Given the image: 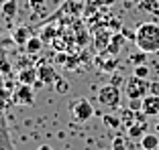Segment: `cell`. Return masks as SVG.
I'll return each instance as SVG.
<instances>
[{"mask_svg":"<svg viewBox=\"0 0 159 150\" xmlns=\"http://www.w3.org/2000/svg\"><path fill=\"white\" fill-rule=\"evenodd\" d=\"M135 45L139 51L147 53H159V23H143L137 28Z\"/></svg>","mask_w":159,"mask_h":150,"instance_id":"cell-1","label":"cell"},{"mask_svg":"<svg viewBox=\"0 0 159 150\" xmlns=\"http://www.w3.org/2000/svg\"><path fill=\"white\" fill-rule=\"evenodd\" d=\"M149 89H151V81L137 77V75H133L125 81V95L129 99H143L149 94Z\"/></svg>","mask_w":159,"mask_h":150,"instance_id":"cell-2","label":"cell"},{"mask_svg":"<svg viewBox=\"0 0 159 150\" xmlns=\"http://www.w3.org/2000/svg\"><path fill=\"white\" fill-rule=\"evenodd\" d=\"M120 98H122V94H120V87H118V85L108 83V85H102V87L98 89V102L104 108L118 110L120 108Z\"/></svg>","mask_w":159,"mask_h":150,"instance_id":"cell-3","label":"cell"},{"mask_svg":"<svg viewBox=\"0 0 159 150\" xmlns=\"http://www.w3.org/2000/svg\"><path fill=\"white\" fill-rule=\"evenodd\" d=\"M70 110H71V116H74L78 122H88L90 118L94 116V106L90 103V99H86V98L74 99Z\"/></svg>","mask_w":159,"mask_h":150,"instance_id":"cell-4","label":"cell"},{"mask_svg":"<svg viewBox=\"0 0 159 150\" xmlns=\"http://www.w3.org/2000/svg\"><path fill=\"white\" fill-rule=\"evenodd\" d=\"M12 99H14V103H19V106H33V102H35V87L33 85L19 83L16 89L12 91Z\"/></svg>","mask_w":159,"mask_h":150,"instance_id":"cell-5","label":"cell"},{"mask_svg":"<svg viewBox=\"0 0 159 150\" xmlns=\"http://www.w3.org/2000/svg\"><path fill=\"white\" fill-rule=\"evenodd\" d=\"M35 67H37L39 79H41L45 85H53L57 81V77H59V75H57V69L51 65V63H47V61H39Z\"/></svg>","mask_w":159,"mask_h":150,"instance_id":"cell-6","label":"cell"},{"mask_svg":"<svg viewBox=\"0 0 159 150\" xmlns=\"http://www.w3.org/2000/svg\"><path fill=\"white\" fill-rule=\"evenodd\" d=\"M141 110H143L147 116H159V95L147 94L145 98L141 99Z\"/></svg>","mask_w":159,"mask_h":150,"instance_id":"cell-7","label":"cell"},{"mask_svg":"<svg viewBox=\"0 0 159 150\" xmlns=\"http://www.w3.org/2000/svg\"><path fill=\"white\" fill-rule=\"evenodd\" d=\"M31 37H33V35H31V28L25 27V24H23V27H16L12 33H10L12 43H14V45H19V47H25V45H27V41Z\"/></svg>","mask_w":159,"mask_h":150,"instance_id":"cell-8","label":"cell"},{"mask_svg":"<svg viewBox=\"0 0 159 150\" xmlns=\"http://www.w3.org/2000/svg\"><path fill=\"white\" fill-rule=\"evenodd\" d=\"M37 79H39L37 67H33V65L23 67V69L19 71V83H23V85H33Z\"/></svg>","mask_w":159,"mask_h":150,"instance_id":"cell-9","label":"cell"},{"mask_svg":"<svg viewBox=\"0 0 159 150\" xmlns=\"http://www.w3.org/2000/svg\"><path fill=\"white\" fill-rule=\"evenodd\" d=\"M125 41H126V39L122 37V33H114L112 39H110V43H108V47H106V53L110 57L118 55V51H120V47H122V43H125Z\"/></svg>","mask_w":159,"mask_h":150,"instance_id":"cell-10","label":"cell"},{"mask_svg":"<svg viewBox=\"0 0 159 150\" xmlns=\"http://www.w3.org/2000/svg\"><path fill=\"white\" fill-rule=\"evenodd\" d=\"M25 51H27V55H39L43 51V39L41 37H31L27 41V45H25Z\"/></svg>","mask_w":159,"mask_h":150,"instance_id":"cell-11","label":"cell"},{"mask_svg":"<svg viewBox=\"0 0 159 150\" xmlns=\"http://www.w3.org/2000/svg\"><path fill=\"white\" fill-rule=\"evenodd\" d=\"M102 124H104V128H108V130H118V128L122 126V120H120L118 114H104Z\"/></svg>","mask_w":159,"mask_h":150,"instance_id":"cell-12","label":"cell"},{"mask_svg":"<svg viewBox=\"0 0 159 150\" xmlns=\"http://www.w3.org/2000/svg\"><path fill=\"white\" fill-rule=\"evenodd\" d=\"M141 148L143 150H157L159 148V136L157 134H145L141 138Z\"/></svg>","mask_w":159,"mask_h":150,"instance_id":"cell-13","label":"cell"},{"mask_svg":"<svg viewBox=\"0 0 159 150\" xmlns=\"http://www.w3.org/2000/svg\"><path fill=\"white\" fill-rule=\"evenodd\" d=\"M12 103H14L12 91H10V89H6L4 85H2V87H0V110H2V112H6Z\"/></svg>","mask_w":159,"mask_h":150,"instance_id":"cell-14","label":"cell"},{"mask_svg":"<svg viewBox=\"0 0 159 150\" xmlns=\"http://www.w3.org/2000/svg\"><path fill=\"white\" fill-rule=\"evenodd\" d=\"M126 132H129V138H143L147 132V122H139L137 120L131 128H126Z\"/></svg>","mask_w":159,"mask_h":150,"instance_id":"cell-15","label":"cell"},{"mask_svg":"<svg viewBox=\"0 0 159 150\" xmlns=\"http://www.w3.org/2000/svg\"><path fill=\"white\" fill-rule=\"evenodd\" d=\"M118 116H120L122 124H125L126 128H131L133 124L137 122V110H133V108H125V110H120V112H118Z\"/></svg>","mask_w":159,"mask_h":150,"instance_id":"cell-16","label":"cell"},{"mask_svg":"<svg viewBox=\"0 0 159 150\" xmlns=\"http://www.w3.org/2000/svg\"><path fill=\"white\" fill-rule=\"evenodd\" d=\"M0 10H2V14H4V19H14V16H16V10H19L16 0H4L2 6H0Z\"/></svg>","mask_w":159,"mask_h":150,"instance_id":"cell-17","label":"cell"},{"mask_svg":"<svg viewBox=\"0 0 159 150\" xmlns=\"http://www.w3.org/2000/svg\"><path fill=\"white\" fill-rule=\"evenodd\" d=\"M82 8H84V4H82V2L78 4V0H67L66 4L61 6L59 12H67V14H75V16H78V14L82 12Z\"/></svg>","mask_w":159,"mask_h":150,"instance_id":"cell-18","label":"cell"},{"mask_svg":"<svg viewBox=\"0 0 159 150\" xmlns=\"http://www.w3.org/2000/svg\"><path fill=\"white\" fill-rule=\"evenodd\" d=\"M139 10L159 14V0H139Z\"/></svg>","mask_w":159,"mask_h":150,"instance_id":"cell-19","label":"cell"},{"mask_svg":"<svg viewBox=\"0 0 159 150\" xmlns=\"http://www.w3.org/2000/svg\"><path fill=\"white\" fill-rule=\"evenodd\" d=\"M100 65V71H104V73H114L118 67V59H108V61H102V57H98L96 59Z\"/></svg>","mask_w":159,"mask_h":150,"instance_id":"cell-20","label":"cell"},{"mask_svg":"<svg viewBox=\"0 0 159 150\" xmlns=\"http://www.w3.org/2000/svg\"><path fill=\"white\" fill-rule=\"evenodd\" d=\"M112 150H133L131 140H129L126 136H116L112 140Z\"/></svg>","mask_w":159,"mask_h":150,"instance_id":"cell-21","label":"cell"},{"mask_svg":"<svg viewBox=\"0 0 159 150\" xmlns=\"http://www.w3.org/2000/svg\"><path fill=\"white\" fill-rule=\"evenodd\" d=\"M53 89H55L59 95H66L67 91H70V81L63 79V77H57V81L53 83Z\"/></svg>","mask_w":159,"mask_h":150,"instance_id":"cell-22","label":"cell"},{"mask_svg":"<svg viewBox=\"0 0 159 150\" xmlns=\"http://www.w3.org/2000/svg\"><path fill=\"white\" fill-rule=\"evenodd\" d=\"M133 75L147 79V77H149V67H147V63H143V65H135V71H133Z\"/></svg>","mask_w":159,"mask_h":150,"instance_id":"cell-23","label":"cell"},{"mask_svg":"<svg viewBox=\"0 0 159 150\" xmlns=\"http://www.w3.org/2000/svg\"><path fill=\"white\" fill-rule=\"evenodd\" d=\"M145 55H147V53H143V51L135 53V55L129 57V63H133V67H135V65H143V63H145Z\"/></svg>","mask_w":159,"mask_h":150,"instance_id":"cell-24","label":"cell"},{"mask_svg":"<svg viewBox=\"0 0 159 150\" xmlns=\"http://www.w3.org/2000/svg\"><path fill=\"white\" fill-rule=\"evenodd\" d=\"M0 73L4 75V77H8V75L12 73V65H10V61H8V59H4V57L0 59Z\"/></svg>","mask_w":159,"mask_h":150,"instance_id":"cell-25","label":"cell"},{"mask_svg":"<svg viewBox=\"0 0 159 150\" xmlns=\"http://www.w3.org/2000/svg\"><path fill=\"white\" fill-rule=\"evenodd\" d=\"M120 33H122V37H125L126 41H133V43H135V39H137V31H131V28H120Z\"/></svg>","mask_w":159,"mask_h":150,"instance_id":"cell-26","label":"cell"},{"mask_svg":"<svg viewBox=\"0 0 159 150\" xmlns=\"http://www.w3.org/2000/svg\"><path fill=\"white\" fill-rule=\"evenodd\" d=\"M125 81H126V79H125V77H122L120 73H114L112 77H110V83H112V85H118V87H120V85L125 83Z\"/></svg>","mask_w":159,"mask_h":150,"instance_id":"cell-27","label":"cell"},{"mask_svg":"<svg viewBox=\"0 0 159 150\" xmlns=\"http://www.w3.org/2000/svg\"><path fill=\"white\" fill-rule=\"evenodd\" d=\"M51 37H53V28L51 27H49V28L45 27V28H43V37L41 39H43V41H47V39H51Z\"/></svg>","mask_w":159,"mask_h":150,"instance_id":"cell-28","label":"cell"},{"mask_svg":"<svg viewBox=\"0 0 159 150\" xmlns=\"http://www.w3.org/2000/svg\"><path fill=\"white\" fill-rule=\"evenodd\" d=\"M27 2H29L31 8H41L43 6V0H27Z\"/></svg>","mask_w":159,"mask_h":150,"instance_id":"cell-29","label":"cell"},{"mask_svg":"<svg viewBox=\"0 0 159 150\" xmlns=\"http://www.w3.org/2000/svg\"><path fill=\"white\" fill-rule=\"evenodd\" d=\"M151 94H155V95H159V81H151V89H149Z\"/></svg>","mask_w":159,"mask_h":150,"instance_id":"cell-30","label":"cell"},{"mask_svg":"<svg viewBox=\"0 0 159 150\" xmlns=\"http://www.w3.org/2000/svg\"><path fill=\"white\" fill-rule=\"evenodd\" d=\"M131 108L139 112V110H141V99H131Z\"/></svg>","mask_w":159,"mask_h":150,"instance_id":"cell-31","label":"cell"},{"mask_svg":"<svg viewBox=\"0 0 159 150\" xmlns=\"http://www.w3.org/2000/svg\"><path fill=\"white\" fill-rule=\"evenodd\" d=\"M33 87H35V91H37V89H43V87H45V83H43L41 79H37V81L33 83Z\"/></svg>","mask_w":159,"mask_h":150,"instance_id":"cell-32","label":"cell"},{"mask_svg":"<svg viewBox=\"0 0 159 150\" xmlns=\"http://www.w3.org/2000/svg\"><path fill=\"white\" fill-rule=\"evenodd\" d=\"M94 2H96V6H98V4H104V6H108V4H112L114 0H94Z\"/></svg>","mask_w":159,"mask_h":150,"instance_id":"cell-33","label":"cell"},{"mask_svg":"<svg viewBox=\"0 0 159 150\" xmlns=\"http://www.w3.org/2000/svg\"><path fill=\"white\" fill-rule=\"evenodd\" d=\"M55 61H57V63H63V65H66V63H67V55H57Z\"/></svg>","mask_w":159,"mask_h":150,"instance_id":"cell-34","label":"cell"},{"mask_svg":"<svg viewBox=\"0 0 159 150\" xmlns=\"http://www.w3.org/2000/svg\"><path fill=\"white\" fill-rule=\"evenodd\" d=\"M39 150H53L49 144H43V146H39Z\"/></svg>","mask_w":159,"mask_h":150,"instance_id":"cell-35","label":"cell"},{"mask_svg":"<svg viewBox=\"0 0 159 150\" xmlns=\"http://www.w3.org/2000/svg\"><path fill=\"white\" fill-rule=\"evenodd\" d=\"M4 81H6V77L2 73H0V87H2V85H4Z\"/></svg>","mask_w":159,"mask_h":150,"instance_id":"cell-36","label":"cell"},{"mask_svg":"<svg viewBox=\"0 0 159 150\" xmlns=\"http://www.w3.org/2000/svg\"><path fill=\"white\" fill-rule=\"evenodd\" d=\"M155 130H157V132H159V120H157V124H155Z\"/></svg>","mask_w":159,"mask_h":150,"instance_id":"cell-37","label":"cell"},{"mask_svg":"<svg viewBox=\"0 0 159 150\" xmlns=\"http://www.w3.org/2000/svg\"><path fill=\"white\" fill-rule=\"evenodd\" d=\"M0 59H2V51H0Z\"/></svg>","mask_w":159,"mask_h":150,"instance_id":"cell-38","label":"cell"},{"mask_svg":"<svg viewBox=\"0 0 159 150\" xmlns=\"http://www.w3.org/2000/svg\"><path fill=\"white\" fill-rule=\"evenodd\" d=\"M0 6H2V2H0Z\"/></svg>","mask_w":159,"mask_h":150,"instance_id":"cell-39","label":"cell"},{"mask_svg":"<svg viewBox=\"0 0 159 150\" xmlns=\"http://www.w3.org/2000/svg\"><path fill=\"white\" fill-rule=\"evenodd\" d=\"M157 150H159V148H157Z\"/></svg>","mask_w":159,"mask_h":150,"instance_id":"cell-40","label":"cell"}]
</instances>
